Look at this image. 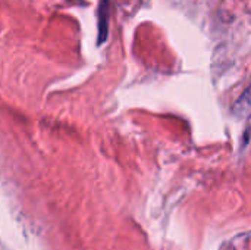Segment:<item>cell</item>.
Here are the masks:
<instances>
[{
	"mask_svg": "<svg viewBox=\"0 0 251 250\" xmlns=\"http://www.w3.org/2000/svg\"><path fill=\"white\" fill-rule=\"evenodd\" d=\"M109 16H110V0H100L97 9V29L99 44L104 43L109 35Z\"/></svg>",
	"mask_w": 251,
	"mask_h": 250,
	"instance_id": "obj_1",
	"label": "cell"
},
{
	"mask_svg": "<svg viewBox=\"0 0 251 250\" xmlns=\"http://www.w3.org/2000/svg\"><path fill=\"white\" fill-rule=\"evenodd\" d=\"M232 112L235 116L241 119H250L251 118V85L240 96V99L234 103Z\"/></svg>",
	"mask_w": 251,
	"mask_h": 250,
	"instance_id": "obj_2",
	"label": "cell"
}]
</instances>
